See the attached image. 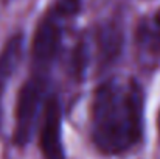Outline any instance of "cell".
<instances>
[{"mask_svg":"<svg viewBox=\"0 0 160 159\" xmlns=\"http://www.w3.org/2000/svg\"><path fill=\"white\" fill-rule=\"evenodd\" d=\"M145 131V94L135 78L113 77L101 83L90 106V136L104 155L137 147Z\"/></svg>","mask_w":160,"mask_h":159,"instance_id":"6da1fadb","label":"cell"},{"mask_svg":"<svg viewBox=\"0 0 160 159\" xmlns=\"http://www.w3.org/2000/svg\"><path fill=\"white\" fill-rule=\"evenodd\" d=\"M44 102L45 80L42 73H34L23 83L17 95L14 126V142L17 145H27L31 140L33 131L41 117Z\"/></svg>","mask_w":160,"mask_h":159,"instance_id":"7a4b0ae2","label":"cell"},{"mask_svg":"<svg viewBox=\"0 0 160 159\" xmlns=\"http://www.w3.org/2000/svg\"><path fill=\"white\" fill-rule=\"evenodd\" d=\"M39 147L45 159H65L62 144V111L54 94L45 97L41 111Z\"/></svg>","mask_w":160,"mask_h":159,"instance_id":"3957f363","label":"cell"},{"mask_svg":"<svg viewBox=\"0 0 160 159\" xmlns=\"http://www.w3.org/2000/svg\"><path fill=\"white\" fill-rule=\"evenodd\" d=\"M59 47H61V27L56 14L50 13L39 22L34 31L31 55L38 72L47 69L53 62Z\"/></svg>","mask_w":160,"mask_h":159,"instance_id":"277c9868","label":"cell"},{"mask_svg":"<svg viewBox=\"0 0 160 159\" xmlns=\"http://www.w3.org/2000/svg\"><path fill=\"white\" fill-rule=\"evenodd\" d=\"M137 42L146 59H160V8L145 22H142Z\"/></svg>","mask_w":160,"mask_h":159,"instance_id":"5b68a950","label":"cell"},{"mask_svg":"<svg viewBox=\"0 0 160 159\" xmlns=\"http://www.w3.org/2000/svg\"><path fill=\"white\" fill-rule=\"evenodd\" d=\"M22 47H23L22 38L14 36L12 39L8 41V44L2 50L0 53V81L3 78H8L17 67L20 61V55H22Z\"/></svg>","mask_w":160,"mask_h":159,"instance_id":"8992f818","label":"cell"},{"mask_svg":"<svg viewBox=\"0 0 160 159\" xmlns=\"http://www.w3.org/2000/svg\"><path fill=\"white\" fill-rule=\"evenodd\" d=\"M81 0H59L58 5V14H73L76 13Z\"/></svg>","mask_w":160,"mask_h":159,"instance_id":"52a82bcc","label":"cell"},{"mask_svg":"<svg viewBox=\"0 0 160 159\" xmlns=\"http://www.w3.org/2000/svg\"><path fill=\"white\" fill-rule=\"evenodd\" d=\"M157 128H159V137H160V111H159V117H157Z\"/></svg>","mask_w":160,"mask_h":159,"instance_id":"ba28073f","label":"cell"},{"mask_svg":"<svg viewBox=\"0 0 160 159\" xmlns=\"http://www.w3.org/2000/svg\"><path fill=\"white\" fill-rule=\"evenodd\" d=\"M0 89H2V84H0Z\"/></svg>","mask_w":160,"mask_h":159,"instance_id":"9c48e42d","label":"cell"}]
</instances>
